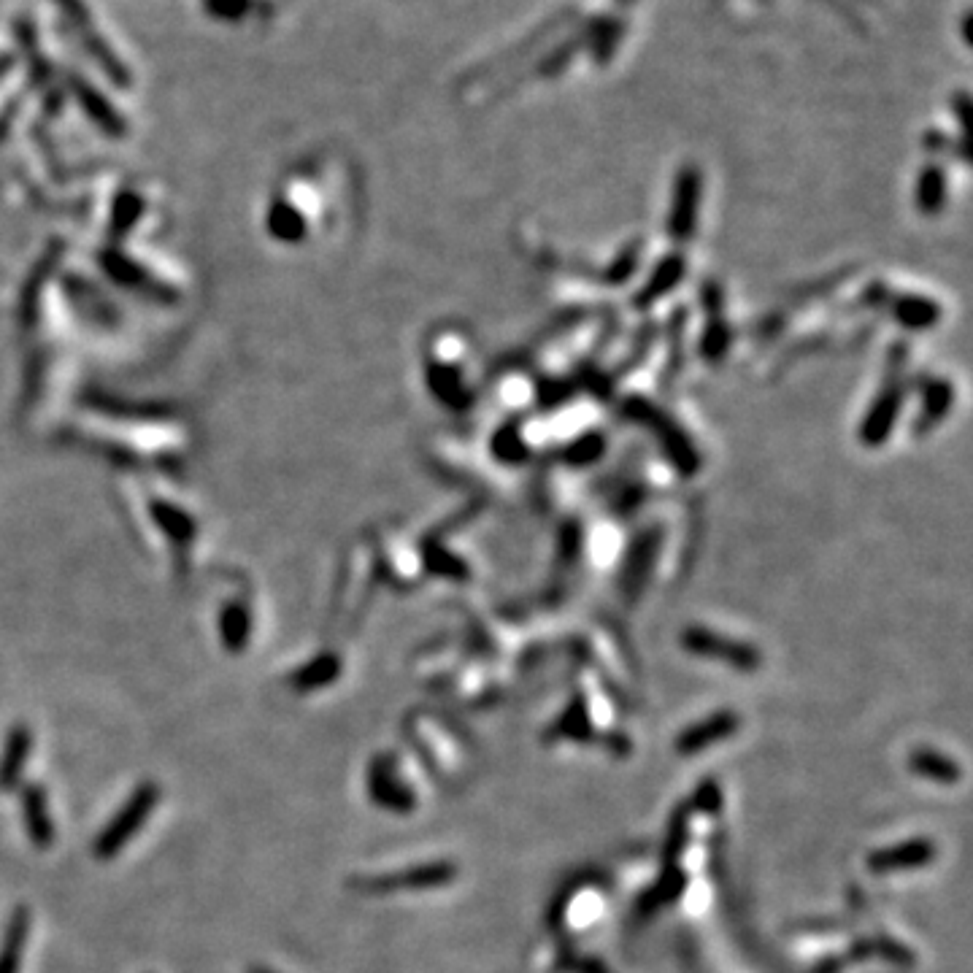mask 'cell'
I'll return each instance as SVG.
<instances>
[{"label": "cell", "mask_w": 973, "mask_h": 973, "mask_svg": "<svg viewBox=\"0 0 973 973\" xmlns=\"http://www.w3.org/2000/svg\"><path fill=\"white\" fill-rule=\"evenodd\" d=\"M157 801H160V787L155 782H144L141 787H136V792L125 801V806L101 830V836L95 838V857L111 860L114 855H119L130 838L144 828L146 817L155 811Z\"/></svg>", "instance_id": "6da1fadb"}, {"label": "cell", "mask_w": 973, "mask_h": 973, "mask_svg": "<svg viewBox=\"0 0 973 973\" xmlns=\"http://www.w3.org/2000/svg\"><path fill=\"white\" fill-rule=\"evenodd\" d=\"M452 876H455V871H452L446 863L417 865V868H411V871L384 873V876H365V879H357L355 890L373 892V895H384V892L428 890V887L449 882Z\"/></svg>", "instance_id": "7a4b0ae2"}, {"label": "cell", "mask_w": 973, "mask_h": 973, "mask_svg": "<svg viewBox=\"0 0 973 973\" xmlns=\"http://www.w3.org/2000/svg\"><path fill=\"white\" fill-rule=\"evenodd\" d=\"M60 6H63V11L68 14V17L73 19V25H76V30L82 33V38H84V44L90 46V52H92V57L101 63V68L109 76H114L117 82H125L128 79V73H125V68H122V63H119L117 57H114V52L109 49V44L103 41L95 30H92V19H90V14H87V9H84V3L82 0H57Z\"/></svg>", "instance_id": "3957f363"}, {"label": "cell", "mask_w": 973, "mask_h": 973, "mask_svg": "<svg viewBox=\"0 0 973 973\" xmlns=\"http://www.w3.org/2000/svg\"><path fill=\"white\" fill-rule=\"evenodd\" d=\"M398 776L392 773V765L387 760H373L371 771H368V790H371L373 801L392 811H409L414 806V795L406 787L395 782Z\"/></svg>", "instance_id": "277c9868"}, {"label": "cell", "mask_w": 973, "mask_h": 973, "mask_svg": "<svg viewBox=\"0 0 973 973\" xmlns=\"http://www.w3.org/2000/svg\"><path fill=\"white\" fill-rule=\"evenodd\" d=\"M22 811H25V822H28V833L33 838V844L38 849H49L55 841V825L49 817V806H46V792L41 787H28L22 792Z\"/></svg>", "instance_id": "5b68a950"}, {"label": "cell", "mask_w": 973, "mask_h": 973, "mask_svg": "<svg viewBox=\"0 0 973 973\" xmlns=\"http://www.w3.org/2000/svg\"><path fill=\"white\" fill-rule=\"evenodd\" d=\"M30 749H33V736L28 728H14L11 730L3 757H0V787L3 790H14L22 779V771L28 765Z\"/></svg>", "instance_id": "8992f818"}, {"label": "cell", "mask_w": 973, "mask_h": 973, "mask_svg": "<svg viewBox=\"0 0 973 973\" xmlns=\"http://www.w3.org/2000/svg\"><path fill=\"white\" fill-rule=\"evenodd\" d=\"M30 933V911L28 906H17L14 917H11L3 944H0V973H17L22 955H25V944H28Z\"/></svg>", "instance_id": "52a82bcc"}, {"label": "cell", "mask_w": 973, "mask_h": 973, "mask_svg": "<svg viewBox=\"0 0 973 973\" xmlns=\"http://www.w3.org/2000/svg\"><path fill=\"white\" fill-rule=\"evenodd\" d=\"M698 195H701V176L695 168H687L679 179V198L673 206V228L676 233H687L695 222V209H698Z\"/></svg>", "instance_id": "ba28073f"}, {"label": "cell", "mask_w": 973, "mask_h": 973, "mask_svg": "<svg viewBox=\"0 0 973 973\" xmlns=\"http://www.w3.org/2000/svg\"><path fill=\"white\" fill-rule=\"evenodd\" d=\"M898 403H901V395L895 390L884 392L879 403L873 406V411L868 414V422L863 425V441L868 444H879L884 438L890 436V428L895 417H898Z\"/></svg>", "instance_id": "9c48e42d"}, {"label": "cell", "mask_w": 973, "mask_h": 973, "mask_svg": "<svg viewBox=\"0 0 973 973\" xmlns=\"http://www.w3.org/2000/svg\"><path fill=\"white\" fill-rule=\"evenodd\" d=\"M687 644L695 649V652H703V655H717L722 660H730L736 665H755V655L752 652H744V646L730 644V641H722L717 636H709V633H701V630H692L687 636Z\"/></svg>", "instance_id": "30bf717a"}, {"label": "cell", "mask_w": 973, "mask_h": 973, "mask_svg": "<svg viewBox=\"0 0 973 973\" xmlns=\"http://www.w3.org/2000/svg\"><path fill=\"white\" fill-rule=\"evenodd\" d=\"M338 676V660L336 657H319L311 665H306L303 671L295 676V687L298 690H317L322 684H330Z\"/></svg>", "instance_id": "8fae6325"}, {"label": "cell", "mask_w": 973, "mask_h": 973, "mask_svg": "<svg viewBox=\"0 0 973 973\" xmlns=\"http://www.w3.org/2000/svg\"><path fill=\"white\" fill-rule=\"evenodd\" d=\"M944 192H946V179L944 171L938 165H930L922 171V179H919V206L922 211H936L941 203H944Z\"/></svg>", "instance_id": "7c38bea8"}, {"label": "cell", "mask_w": 973, "mask_h": 973, "mask_svg": "<svg viewBox=\"0 0 973 973\" xmlns=\"http://www.w3.org/2000/svg\"><path fill=\"white\" fill-rule=\"evenodd\" d=\"M733 725H736V722H733L730 717L709 719V722H706V725H701V728H692V730H687V733H684L682 749H701V746L711 744V741H717L722 733H728Z\"/></svg>", "instance_id": "4fadbf2b"}, {"label": "cell", "mask_w": 973, "mask_h": 973, "mask_svg": "<svg viewBox=\"0 0 973 973\" xmlns=\"http://www.w3.org/2000/svg\"><path fill=\"white\" fill-rule=\"evenodd\" d=\"M222 638H225V646L230 652H241L249 638V619L241 609H230L225 611L222 617Z\"/></svg>", "instance_id": "5bb4252c"}, {"label": "cell", "mask_w": 973, "mask_h": 973, "mask_svg": "<svg viewBox=\"0 0 973 973\" xmlns=\"http://www.w3.org/2000/svg\"><path fill=\"white\" fill-rule=\"evenodd\" d=\"M930 855L928 846H909V849H892V852H882L873 857V868L879 871H895V868H906V857L914 863H925Z\"/></svg>", "instance_id": "9a60e30c"}, {"label": "cell", "mask_w": 973, "mask_h": 973, "mask_svg": "<svg viewBox=\"0 0 973 973\" xmlns=\"http://www.w3.org/2000/svg\"><path fill=\"white\" fill-rule=\"evenodd\" d=\"M917 768L922 773H933V776H941L944 782H957V768L946 757H941V755H933V752H922V755H917Z\"/></svg>", "instance_id": "2e32d148"}, {"label": "cell", "mask_w": 973, "mask_h": 973, "mask_svg": "<svg viewBox=\"0 0 973 973\" xmlns=\"http://www.w3.org/2000/svg\"><path fill=\"white\" fill-rule=\"evenodd\" d=\"M679 273H682V263H679V257H671L668 263L657 271V276H655V284H649L646 287V292L641 295V301H646V298H655V295H660V292H665L668 287H673L676 284V279H679Z\"/></svg>", "instance_id": "e0dca14e"}, {"label": "cell", "mask_w": 973, "mask_h": 973, "mask_svg": "<svg viewBox=\"0 0 973 973\" xmlns=\"http://www.w3.org/2000/svg\"><path fill=\"white\" fill-rule=\"evenodd\" d=\"M936 317V309L928 301H903L901 303V319L909 322L911 328H922Z\"/></svg>", "instance_id": "ac0fdd59"}, {"label": "cell", "mask_w": 973, "mask_h": 973, "mask_svg": "<svg viewBox=\"0 0 973 973\" xmlns=\"http://www.w3.org/2000/svg\"><path fill=\"white\" fill-rule=\"evenodd\" d=\"M246 0H209L211 14H217L222 19H238L246 11Z\"/></svg>", "instance_id": "d6986e66"}, {"label": "cell", "mask_w": 973, "mask_h": 973, "mask_svg": "<svg viewBox=\"0 0 973 973\" xmlns=\"http://www.w3.org/2000/svg\"><path fill=\"white\" fill-rule=\"evenodd\" d=\"M249 973H273V971H268V968H252Z\"/></svg>", "instance_id": "ffe728a7"}, {"label": "cell", "mask_w": 973, "mask_h": 973, "mask_svg": "<svg viewBox=\"0 0 973 973\" xmlns=\"http://www.w3.org/2000/svg\"><path fill=\"white\" fill-rule=\"evenodd\" d=\"M622 3H630V0H622Z\"/></svg>", "instance_id": "44dd1931"}]
</instances>
